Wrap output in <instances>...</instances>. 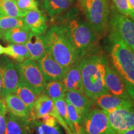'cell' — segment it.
Wrapping results in <instances>:
<instances>
[{
	"instance_id": "obj_1",
	"label": "cell",
	"mask_w": 134,
	"mask_h": 134,
	"mask_svg": "<svg viewBox=\"0 0 134 134\" xmlns=\"http://www.w3.org/2000/svg\"><path fill=\"white\" fill-rule=\"evenodd\" d=\"M84 94L94 103L95 100L109 93L104 76L108 62L100 52L80 60Z\"/></svg>"
},
{
	"instance_id": "obj_2",
	"label": "cell",
	"mask_w": 134,
	"mask_h": 134,
	"mask_svg": "<svg viewBox=\"0 0 134 134\" xmlns=\"http://www.w3.org/2000/svg\"><path fill=\"white\" fill-rule=\"evenodd\" d=\"M76 52L78 60L100 52L99 37L86 22L68 16L61 25Z\"/></svg>"
},
{
	"instance_id": "obj_3",
	"label": "cell",
	"mask_w": 134,
	"mask_h": 134,
	"mask_svg": "<svg viewBox=\"0 0 134 134\" xmlns=\"http://www.w3.org/2000/svg\"><path fill=\"white\" fill-rule=\"evenodd\" d=\"M110 66L119 75L134 100V52L116 34L110 32Z\"/></svg>"
},
{
	"instance_id": "obj_4",
	"label": "cell",
	"mask_w": 134,
	"mask_h": 134,
	"mask_svg": "<svg viewBox=\"0 0 134 134\" xmlns=\"http://www.w3.org/2000/svg\"><path fill=\"white\" fill-rule=\"evenodd\" d=\"M44 37L47 50L66 70L79 61L76 52L62 26H52L47 32Z\"/></svg>"
},
{
	"instance_id": "obj_5",
	"label": "cell",
	"mask_w": 134,
	"mask_h": 134,
	"mask_svg": "<svg viewBox=\"0 0 134 134\" xmlns=\"http://www.w3.org/2000/svg\"><path fill=\"white\" fill-rule=\"evenodd\" d=\"M78 6L99 37L104 36L108 31L109 23L108 0H78Z\"/></svg>"
},
{
	"instance_id": "obj_6",
	"label": "cell",
	"mask_w": 134,
	"mask_h": 134,
	"mask_svg": "<svg viewBox=\"0 0 134 134\" xmlns=\"http://www.w3.org/2000/svg\"><path fill=\"white\" fill-rule=\"evenodd\" d=\"M15 65L21 81L31 87L38 96L44 93L47 81L38 66L37 62L27 59Z\"/></svg>"
},
{
	"instance_id": "obj_7",
	"label": "cell",
	"mask_w": 134,
	"mask_h": 134,
	"mask_svg": "<svg viewBox=\"0 0 134 134\" xmlns=\"http://www.w3.org/2000/svg\"><path fill=\"white\" fill-rule=\"evenodd\" d=\"M52 115L64 129L66 134H73L62 117L58 113L54 101L44 93L38 95L32 109L30 110V120L41 119L46 115Z\"/></svg>"
},
{
	"instance_id": "obj_8",
	"label": "cell",
	"mask_w": 134,
	"mask_h": 134,
	"mask_svg": "<svg viewBox=\"0 0 134 134\" xmlns=\"http://www.w3.org/2000/svg\"><path fill=\"white\" fill-rule=\"evenodd\" d=\"M109 27L134 52V19L113 9Z\"/></svg>"
},
{
	"instance_id": "obj_9",
	"label": "cell",
	"mask_w": 134,
	"mask_h": 134,
	"mask_svg": "<svg viewBox=\"0 0 134 134\" xmlns=\"http://www.w3.org/2000/svg\"><path fill=\"white\" fill-rule=\"evenodd\" d=\"M81 134L115 133L109 125L106 112L99 108H94L84 119Z\"/></svg>"
},
{
	"instance_id": "obj_10",
	"label": "cell",
	"mask_w": 134,
	"mask_h": 134,
	"mask_svg": "<svg viewBox=\"0 0 134 134\" xmlns=\"http://www.w3.org/2000/svg\"><path fill=\"white\" fill-rule=\"evenodd\" d=\"M109 125L115 134L134 128V105L107 113Z\"/></svg>"
},
{
	"instance_id": "obj_11",
	"label": "cell",
	"mask_w": 134,
	"mask_h": 134,
	"mask_svg": "<svg viewBox=\"0 0 134 134\" xmlns=\"http://www.w3.org/2000/svg\"><path fill=\"white\" fill-rule=\"evenodd\" d=\"M0 66L3 80L2 98L14 93L19 83V76L16 65L7 58L1 60Z\"/></svg>"
},
{
	"instance_id": "obj_12",
	"label": "cell",
	"mask_w": 134,
	"mask_h": 134,
	"mask_svg": "<svg viewBox=\"0 0 134 134\" xmlns=\"http://www.w3.org/2000/svg\"><path fill=\"white\" fill-rule=\"evenodd\" d=\"M37 63L47 81L62 80L67 70L52 57L49 52L38 59Z\"/></svg>"
},
{
	"instance_id": "obj_13",
	"label": "cell",
	"mask_w": 134,
	"mask_h": 134,
	"mask_svg": "<svg viewBox=\"0 0 134 134\" xmlns=\"http://www.w3.org/2000/svg\"><path fill=\"white\" fill-rule=\"evenodd\" d=\"M104 82L107 90L111 94L127 100H133L127 93L121 77L110 66L109 62L105 70Z\"/></svg>"
},
{
	"instance_id": "obj_14",
	"label": "cell",
	"mask_w": 134,
	"mask_h": 134,
	"mask_svg": "<svg viewBox=\"0 0 134 134\" xmlns=\"http://www.w3.org/2000/svg\"><path fill=\"white\" fill-rule=\"evenodd\" d=\"M65 98L77 110L81 123L86 115L93 109L94 103L84 93L76 91H65Z\"/></svg>"
},
{
	"instance_id": "obj_15",
	"label": "cell",
	"mask_w": 134,
	"mask_h": 134,
	"mask_svg": "<svg viewBox=\"0 0 134 134\" xmlns=\"http://www.w3.org/2000/svg\"><path fill=\"white\" fill-rule=\"evenodd\" d=\"M65 91H76L84 93L80 60L67 70L62 80Z\"/></svg>"
},
{
	"instance_id": "obj_16",
	"label": "cell",
	"mask_w": 134,
	"mask_h": 134,
	"mask_svg": "<svg viewBox=\"0 0 134 134\" xmlns=\"http://www.w3.org/2000/svg\"><path fill=\"white\" fill-rule=\"evenodd\" d=\"M94 104L106 113L119 108H127L134 105L133 100H127L107 93L101 95L95 100Z\"/></svg>"
},
{
	"instance_id": "obj_17",
	"label": "cell",
	"mask_w": 134,
	"mask_h": 134,
	"mask_svg": "<svg viewBox=\"0 0 134 134\" xmlns=\"http://www.w3.org/2000/svg\"><path fill=\"white\" fill-rule=\"evenodd\" d=\"M23 19L25 26L32 32L38 35H43L46 32L47 19L38 9L28 11Z\"/></svg>"
},
{
	"instance_id": "obj_18",
	"label": "cell",
	"mask_w": 134,
	"mask_h": 134,
	"mask_svg": "<svg viewBox=\"0 0 134 134\" xmlns=\"http://www.w3.org/2000/svg\"><path fill=\"white\" fill-rule=\"evenodd\" d=\"M4 98L8 113L31 122L30 110L16 94L9 93Z\"/></svg>"
},
{
	"instance_id": "obj_19",
	"label": "cell",
	"mask_w": 134,
	"mask_h": 134,
	"mask_svg": "<svg viewBox=\"0 0 134 134\" xmlns=\"http://www.w3.org/2000/svg\"><path fill=\"white\" fill-rule=\"evenodd\" d=\"M30 54V59L37 61L47 51V46L44 36L38 35L31 32L29 38L26 43Z\"/></svg>"
},
{
	"instance_id": "obj_20",
	"label": "cell",
	"mask_w": 134,
	"mask_h": 134,
	"mask_svg": "<svg viewBox=\"0 0 134 134\" xmlns=\"http://www.w3.org/2000/svg\"><path fill=\"white\" fill-rule=\"evenodd\" d=\"M31 122L13 115L9 113L6 115V134H29Z\"/></svg>"
},
{
	"instance_id": "obj_21",
	"label": "cell",
	"mask_w": 134,
	"mask_h": 134,
	"mask_svg": "<svg viewBox=\"0 0 134 134\" xmlns=\"http://www.w3.org/2000/svg\"><path fill=\"white\" fill-rule=\"evenodd\" d=\"M31 31L26 27H16L1 32L4 41L10 43L26 44Z\"/></svg>"
},
{
	"instance_id": "obj_22",
	"label": "cell",
	"mask_w": 134,
	"mask_h": 134,
	"mask_svg": "<svg viewBox=\"0 0 134 134\" xmlns=\"http://www.w3.org/2000/svg\"><path fill=\"white\" fill-rule=\"evenodd\" d=\"M74 0H44V7L52 18L65 12L73 4Z\"/></svg>"
},
{
	"instance_id": "obj_23",
	"label": "cell",
	"mask_w": 134,
	"mask_h": 134,
	"mask_svg": "<svg viewBox=\"0 0 134 134\" xmlns=\"http://www.w3.org/2000/svg\"><path fill=\"white\" fill-rule=\"evenodd\" d=\"M14 93L21 99L29 110L32 109L35 101L38 96L37 93L31 87L21 80L19 81V85Z\"/></svg>"
},
{
	"instance_id": "obj_24",
	"label": "cell",
	"mask_w": 134,
	"mask_h": 134,
	"mask_svg": "<svg viewBox=\"0 0 134 134\" xmlns=\"http://www.w3.org/2000/svg\"><path fill=\"white\" fill-rule=\"evenodd\" d=\"M4 53L19 63L30 59L29 52L25 44L11 43L5 48Z\"/></svg>"
},
{
	"instance_id": "obj_25",
	"label": "cell",
	"mask_w": 134,
	"mask_h": 134,
	"mask_svg": "<svg viewBox=\"0 0 134 134\" xmlns=\"http://www.w3.org/2000/svg\"><path fill=\"white\" fill-rule=\"evenodd\" d=\"M27 12L21 11L15 0H0V14L3 16L24 18Z\"/></svg>"
},
{
	"instance_id": "obj_26",
	"label": "cell",
	"mask_w": 134,
	"mask_h": 134,
	"mask_svg": "<svg viewBox=\"0 0 134 134\" xmlns=\"http://www.w3.org/2000/svg\"><path fill=\"white\" fill-rule=\"evenodd\" d=\"M44 93L53 100L65 98V90L62 82L60 80L47 81L44 88Z\"/></svg>"
},
{
	"instance_id": "obj_27",
	"label": "cell",
	"mask_w": 134,
	"mask_h": 134,
	"mask_svg": "<svg viewBox=\"0 0 134 134\" xmlns=\"http://www.w3.org/2000/svg\"><path fill=\"white\" fill-rule=\"evenodd\" d=\"M33 128L36 134H63L59 125H48L40 119L33 120L30 123V128Z\"/></svg>"
},
{
	"instance_id": "obj_28",
	"label": "cell",
	"mask_w": 134,
	"mask_h": 134,
	"mask_svg": "<svg viewBox=\"0 0 134 134\" xmlns=\"http://www.w3.org/2000/svg\"><path fill=\"white\" fill-rule=\"evenodd\" d=\"M23 18L3 16L0 14V32L8 31L16 27H25Z\"/></svg>"
},
{
	"instance_id": "obj_29",
	"label": "cell",
	"mask_w": 134,
	"mask_h": 134,
	"mask_svg": "<svg viewBox=\"0 0 134 134\" xmlns=\"http://www.w3.org/2000/svg\"><path fill=\"white\" fill-rule=\"evenodd\" d=\"M55 103V105L56 106L57 109L58 113L62 117L64 121L66 122V124L69 127V128L71 129V132L74 133V130H73V126H72L71 122H70L69 119V115L68 113V109H67V103L66 100L65 98L53 100Z\"/></svg>"
},
{
	"instance_id": "obj_30",
	"label": "cell",
	"mask_w": 134,
	"mask_h": 134,
	"mask_svg": "<svg viewBox=\"0 0 134 134\" xmlns=\"http://www.w3.org/2000/svg\"><path fill=\"white\" fill-rule=\"evenodd\" d=\"M113 2L119 13L134 19V11L128 0H113Z\"/></svg>"
},
{
	"instance_id": "obj_31",
	"label": "cell",
	"mask_w": 134,
	"mask_h": 134,
	"mask_svg": "<svg viewBox=\"0 0 134 134\" xmlns=\"http://www.w3.org/2000/svg\"><path fill=\"white\" fill-rule=\"evenodd\" d=\"M7 108L4 98L0 99V134H6Z\"/></svg>"
},
{
	"instance_id": "obj_32",
	"label": "cell",
	"mask_w": 134,
	"mask_h": 134,
	"mask_svg": "<svg viewBox=\"0 0 134 134\" xmlns=\"http://www.w3.org/2000/svg\"><path fill=\"white\" fill-rule=\"evenodd\" d=\"M18 8L21 11L28 12L32 10H38V3L36 0H15Z\"/></svg>"
},
{
	"instance_id": "obj_33",
	"label": "cell",
	"mask_w": 134,
	"mask_h": 134,
	"mask_svg": "<svg viewBox=\"0 0 134 134\" xmlns=\"http://www.w3.org/2000/svg\"><path fill=\"white\" fill-rule=\"evenodd\" d=\"M2 91H3V80H2V75H1V66H0V99L2 98Z\"/></svg>"
},
{
	"instance_id": "obj_34",
	"label": "cell",
	"mask_w": 134,
	"mask_h": 134,
	"mask_svg": "<svg viewBox=\"0 0 134 134\" xmlns=\"http://www.w3.org/2000/svg\"><path fill=\"white\" fill-rule=\"evenodd\" d=\"M116 134H134V128L126 130L125 131L119 132Z\"/></svg>"
},
{
	"instance_id": "obj_35",
	"label": "cell",
	"mask_w": 134,
	"mask_h": 134,
	"mask_svg": "<svg viewBox=\"0 0 134 134\" xmlns=\"http://www.w3.org/2000/svg\"><path fill=\"white\" fill-rule=\"evenodd\" d=\"M4 51H5V48L3 47L1 45H0V55L3 54V53H4Z\"/></svg>"
},
{
	"instance_id": "obj_36",
	"label": "cell",
	"mask_w": 134,
	"mask_h": 134,
	"mask_svg": "<svg viewBox=\"0 0 134 134\" xmlns=\"http://www.w3.org/2000/svg\"><path fill=\"white\" fill-rule=\"evenodd\" d=\"M128 1L134 11V0H128Z\"/></svg>"
},
{
	"instance_id": "obj_37",
	"label": "cell",
	"mask_w": 134,
	"mask_h": 134,
	"mask_svg": "<svg viewBox=\"0 0 134 134\" xmlns=\"http://www.w3.org/2000/svg\"><path fill=\"white\" fill-rule=\"evenodd\" d=\"M0 37H1V36H0Z\"/></svg>"
}]
</instances>
